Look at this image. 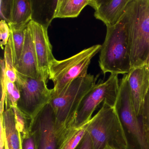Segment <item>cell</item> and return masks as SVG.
I'll use <instances>...</instances> for the list:
<instances>
[{
	"instance_id": "obj_8",
	"label": "cell",
	"mask_w": 149,
	"mask_h": 149,
	"mask_svg": "<svg viewBox=\"0 0 149 149\" xmlns=\"http://www.w3.org/2000/svg\"><path fill=\"white\" fill-rule=\"evenodd\" d=\"M117 104L124 127L139 149H149L141 122L132 104L128 85V74L123 76L119 83Z\"/></svg>"
},
{
	"instance_id": "obj_3",
	"label": "cell",
	"mask_w": 149,
	"mask_h": 149,
	"mask_svg": "<svg viewBox=\"0 0 149 149\" xmlns=\"http://www.w3.org/2000/svg\"><path fill=\"white\" fill-rule=\"evenodd\" d=\"M98 76L88 74L74 80L49 104L53 108L58 135L73 126L77 113L84 97L95 85Z\"/></svg>"
},
{
	"instance_id": "obj_1",
	"label": "cell",
	"mask_w": 149,
	"mask_h": 149,
	"mask_svg": "<svg viewBox=\"0 0 149 149\" xmlns=\"http://www.w3.org/2000/svg\"><path fill=\"white\" fill-rule=\"evenodd\" d=\"M132 69L147 65L149 56V0H131L122 17Z\"/></svg>"
},
{
	"instance_id": "obj_12",
	"label": "cell",
	"mask_w": 149,
	"mask_h": 149,
	"mask_svg": "<svg viewBox=\"0 0 149 149\" xmlns=\"http://www.w3.org/2000/svg\"><path fill=\"white\" fill-rule=\"evenodd\" d=\"M131 0H90L89 6L95 10L94 16L106 27L116 25L123 17Z\"/></svg>"
},
{
	"instance_id": "obj_14",
	"label": "cell",
	"mask_w": 149,
	"mask_h": 149,
	"mask_svg": "<svg viewBox=\"0 0 149 149\" xmlns=\"http://www.w3.org/2000/svg\"><path fill=\"white\" fill-rule=\"evenodd\" d=\"M0 119L3 123L7 149H22V139L16 128L13 108L5 104V110L0 115Z\"/></svg>"
},
{
	"instance_id": "obj_20",
	"label": "cell",
	"mask_w": 149,
	"mask_h": 149,
	"mask_svg": "<svg viewBox=\"0 0 149 149\" xmlns=\"http://www.w3.org/2000/svg\"><path fill=\"white\" fill-rule=\"evenodd\" d=\"M16 128L19 131L22 139L27 136L31 132L32 121L17 107H13Z\"/></svg>"
},
{
	"instance_id": "obj_22",
	"label": "cell",
	"mask_w": 149,
	"mask_h": 149,
	"mask_svg": "<svg viewBox=\"0 0 149 149\" xmlns=\"http://www.w3.org/2000/svg\"><path fill=\"white\" fill-rule=\"evenodd\" d=\"M20 97L19 91L16 83L11 82L7 79L5 104L12 108L17 107Z\"/></svg>"
},
{
	"instance_id": "obj_19",
	"label": "cell",
	"mask_w": 149,
	"mask_h": 149,
	"mask_svg": "<svg viewBox=\"0 0 149 149\" xmlns=\"http://www.w3.org/2000/svg\"><path fill=\"white\" fill-rule=\"evenodd\" d=\"M10 28V37L12 40L15 66L19 62L25 43L26 28L16 29Z\"/></svg>"
},
{
	"instance_id": "obj_11",
	"label": "cell",
	"mask_w": 149,
	"mask_h": 149,
	"mask_svg": "<svg viewBox=\"0 0 149 149\" xmlns=\"http://www.w3.org/2000/svg\"><path fill=\"white\" fill-rule=\"evenodd\" d=\"M129 91L137 116L142 115L149 88V70L147 65L132 69L128 74Z\"/></svg>"
},
{
	"instance_id": "obj_29",
	"label": "cell",
	"mask_w": 149,
	"mask_h": 149,
	"mask_svg": "<svg viewBox=\"0 0 149 149\" xmlns=\"http://www.w3.org/2000/svg\"><path fill=\"white\" fill-rule=\"evenodd\" d=\"M103 149H116L115 148V147H113V146H111L109 144H107L105 145V146H104V148Z\"/></svg>"
},
{
	"instance_id": "obj_10",
	"label": "cell",
	"mask_w": 149,
	"mask_h": 149,
	"mask_svg": "<svg viewBox=\"0 0 149 149\" xmlns=\"http://www.w3.org/2000/svg\"><path fill=\"white\" fill-rule=\"evenodd\" d=\"M33 36L37 57L38 70L42 78L47 82L50 64L55 60L47 28L31 21L29 24Z\"/></svg>"
},
{
	"instance_id": "obj_6",
	"label": "cell",
	"mask_w": 149,
	"mask_h": 149,
	"mask_svg": "<svg viewBox=\"0 0 149 149\" xmlns=\"http://www.w3.org/2000/svg\"><path fill=\"white\" fill-rule=\"evenodd\" d=\"M15 83L20 94L17 107L30 118L33 126L36 118L51 101L54 88H48L47 82L42 79L28 77L17 72Z\"/></svg>"
},
{
	"instance_id": "obj_5",
	"label": "cell",
	"mask_w": 149,
	"mask_h": 149,
	"mask_svg": "<svg viewBox=\"0 0 149 149\" xmlns=\"http://www.w3.org/2000/svg\"><path fill=\"white\" fill-rule=\"evenodd\" d=\"M97 44L64 60L53 61L49 66V78L54 84V95L61 93L74 80L85 77L91 59L101 50Z\"/></svg>"
},
{
	"instance_id": "obj_17",
	"label": "cell",
	"mask_w": 149,
	"mask_h": 149,
	"mask_svg": "<svg viewBox=\"0 0 149 149\" xmlns=\"http://www.w3.org/2000/svg\"><path fill=\"white\" fill-rule=\"evenodd\" d=\"M91 119L81 126H71L65 130L58 137L56 149H76L86 134Z\"/></svg>"
},
{
	"instance_id": "obj_23",
	"label": "cell",
	"mask_w": 149,
	"mask_h": 149,
	"mask_svg": "<svg viewBox=\"0 0 149 149\" xmlns=\"http://www.w3.org/2000/svg\"><path fill=\"white\" fill-rule=\"evenodd\" d=\"M141 122L142 129L149 147V88L146 97Z\"/></svg>"
},
{
	"instance_id": "obj_9",
	"label": "cell",
	"mask_w": 149,
	"mask_h": 149,
	"mask_svg": "<svg viewBox=\"0 0 149 149\" xmlns=\"http://www.w3.org/2000/svg\"><path fill=\"white\" fill-rule=\"evenodd\" d=\"M36 137L38 149H56L58 134L53 108L48 104L41 111L32 128Z\"/></svg>"
},
{
	"instance_id": "obj_18",
	"label": "cell",
	"mask_w": 149,
	"mask_h": 149,
	"mask_svg": "<svg viewBox=\"0 0 149 149\" xmlns=\"http://www.w3.org/2000/svg\"><path fill=\"white\" fill-rule=\"evenodd\" d=\"M90 0H58L55 18H76L89 5Z\"/></svg>"
},
{
	"instance_id": "obj_16",
	"label": "cell",
	"mask_w": 149,
	"mask_h": 149,
	"mask_svg": "<svg viewBox=\"0 0 149 149\" xmlns=\"http://www.w3.org/2000/svg\"><path fill=\"white\" fill-rule=\"evenodd\" d=\"M31 0H14L9 27L19 29L26 28L32 21Z\"/></svg>"
},
{
	"instance_id": "obj_24",
	"label": "cell",
	"mask_w": 149,
	"mask_h": 149,
	"mask_svg": "<svg viewBox=\"0 0 149 149\" xmlns=\"http://www.w3.org/2000/svg\"><path fill=\"white\" fill-rule=\"evenodd\" d=\"M1 100L0 103V115L4 112L6 97V85L7 78L6 73V64L4 59H1Z\"/></svg>"
},
{
	"instance_id": "obj_15",
	"label": "cell",
	"mask_w": 149,
	"mask_h": 149,
	"mask_svg": "<svg viewBox=\"0 0 149 149\" xmlns=\"http://www.w3.org/2000/svg\"><path fill=\"white\" fill-rule=\"evenodd\" d=\"M32 8V21L48 29L55 13L58 0L34 1L31 0Z\"/></svg>"
},
{
	"instance_id": "obj_31",
	"label": "cell",
	"mask_w": 149,
	"mask_h": 149,
	"mask_svg": "<svg viewBox=\"0 0 149 149\" xmlns=\"http://www.w3.org/2000/svg\"><path fill=\"white\" fill-rule=\"evenodd\" d=\"M149 63V59H148V63H147V64H148V63Z\"/></svg>"
},
{
	"instance_id": "obj_13",
	"label": "cell",
	"mask_w": 149,
	"mask_h": 149,
	"mask_svg": "<svg viewBox=\"0 0 149 149\" xmlns=\"http://www.w3.org/2000/svg\"><path fill=\"white\" fill-rule=\"evenodd\" d=\"M15 68L16 72L22 75L34 79L43 80L38 70L33 36L29 25L26 30L23 50L19 61Z\"/></svg>"
},
{
	"instance_id": "obj_32",
	"label": "cell",
	"mask_w": 149,
	"mask_h": 149,
	"mask_svg": "<svg viewBox=\"0 0 149 149\" xmlns=\"http://www.w3.org/2000/svg\"><path fill=\"white\" fill-rule=\"evenodd\" d=\"M128 149H130V147H129V148H128Z\"/></svg>"
},
{
	"instance_id": "obj_2",
	"label": "cell",
	"mask_w": 149,
	"mask_h": 149,
	"mask_svg": "<svg viewBox=\"0 0 149 149\" xmlns=\"http://www.w3.org/2000/svg\"><path fill=\"white\" fill-rule=\"evenodd\" d=\"M87 132L92 141L93 149H103L109 144L116 149H128L129 143L116 104L105 102L91 118Z\"/></svg>"
},
{
	"instance_id": "obj_30",
	"label": "cell",
	"mask_w": 149,
	"mask_h": 149,
	"mask_svg": "<svg viewBox=\"0 0 149 149\" xmlns=\"http://www.w3.org/2000/svg\"><path fill=\"white\" fill-rule=\"evenodd\" d=\"M147 66H148V68H149V63H148V64H147Z\"/></svg>"
},
{
	"instance_id": "obj_28",
	"label": "cell",
	"mask_w": 149,
	"mask_h": 149,
	"mask_svg": "<svg viewBox=\"0 0 149 149\" xmlns=\"http://www.w3.org/2000/svg\"><path fill=\"white\" fill-rule=\"evenodd\" d=\"M76 149H93L92 141L87 131L83 138Z\"/></svg>"
},
{
	"instance_id": "obj_27",
	"label": "cell",
	"mask_w": 149,
	"mask_h": 149,
	"mask_svg": "<svg viewBox=\"0 0 149 149\" xmlns=\"http://www.w3.org/2000/svg\"><path fill=\"white\" fill-rule=\"evenodd\" d=\"M22 149H38L35 134L31 130L29 135L22 139Z\"/></svg>"
},
{
	"instance_id": "obj_7",
	"label": "cell",
	"mask_w": 149,
	"mask_h": 149,
	"mask_svg": "<svg viewBox=\"0 0 149 149\" xmlns=\"http://www.w3.org/2000/svg\"><path fill=\"white\" fill-rule=\"evenodd\" d=\"M118 74H111L107 81L96 84L84 98L77 113L73 126L89 122L97 106L104 102L116 104L119 91Z\"/></svg>"
},
{
	"instance_id": "obj_25",
	"label": "cell",
	"mask_w": 149,
	"mask_h": 149,
	"mask_svg": "<svg viewBox=\"0 0 149 149\" xmlns=\"http://www.w3.org/2000/svg\"><path fill=\"white\" fill-rule=\"evenodd\" d=\"M14 0H1L0 13L1 20L9 23L11 20Z\"/></svg>"
},
{
	"instance_id": "obj_4",
	"label": "cell",
	"mask_w": 149,
	"mask_h": 149,
	"mask_svg": "<svg viewBox=\"0 0 149 149\" xmlns=\"http://www.w3.org/2000/svg\"><path fill=\"white\" fill-rule=\"evenodd\" d=\"M107 32L102 45L99 65L106 73L126 74L131 70L130 57L125 24L123 18L112 27H106Z\"/></svg>"
},
{
	"instance_id": "obj_21",
	"label": "cell",
	"mask_w": 149,
	"mask_h": 149,
	"mask_svg": "<svg viewBox=\"0 0 149 149\" xmlns=\"http://www.w3.org/2000/svg\"><path fill=\"white\" fill-rule=\"evenodd\" d=\"M4 59L6 64L7 79L11 82L15 83L16 81V71L14 61L12 40L10 36L4 48Z\"/></svg>"
},
{
	"instance_id": "obj_26",
	"label": "cell",
	"mask_w": 149,
	"mask_h": 149,
	"mask_svg": "<svg viewBox=\"0 0 149 149\" xmlns=\"http://www.w3.org/2000/svg\"><path fill=\"white\" fill-rule=\"evenodd\" d=\"M10 36V29L8 23L4 20L0 22V40L1 47L4 49V47L7 44Z\"/></svg>"
}]
</instances>
